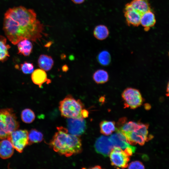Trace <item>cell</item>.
Wrapping results in <instances>:
<instances>
[{
    "label": "cell",
    "instance_id": "14",
    "mask_svg": "<svg viewBox=\"0 0 169 169\" xmlns=\"http://www.w3.org/2000/svg\"><path fill=\"white\" fill-rule=\"evenodd\" d=\"M109 139L114 146L119 147L124 150L132 146L127 142L125 136L120 132L117 131L116 133L112 135Z\"/></svg>",
    "mask_w": 169,
    "mask_h": 169
},
{
    "label": "cell",
    "instance_id": "10",
    "mask_svg": "<svg viewBox=\"0 0 169 169\" xmlns=\"http://www.w3.org/2000/svg\"><path fill=\"white\" fill-rule=\"evenodd\" d=\"M67 122V129L70 134L79 136L84 132L86 124L84 118H68Z\"/></svg>",
    "mask_w": 169,
    "mask_h": 169
},
{
    "label": "cell",
    "instance_id": "21",
    "mask_svg": "<svg viewBox=\"0 0 169 169\" xmlns=\"http://www.w3.org/2000/svg\"><path fill=\"white\" fill-rule=\"evenodd\" d=\"M94 37L99 40L106 39L109 35V31L107 27L103 25L97 26L93 31Z\"/></svg>",
    "mask_w": 169,
    "mask_h": 169
},
{
    "label": "cell",
    "instance_id": "18",
    "mask_svg": "<svg viewBox=\"0 0 169 169\" xmlns=\"http://www.w3.org/2000/svg\"><path fill=\"white\" fill-rule=\"evenodd\" d=\"M18 54H22L25 56L29 55L32 52L33 45L31 41L23 39L18 44Z\"/></svg>",
    "mask_w": 169,
    "mask_h": 169
},
{
    "label": "cell",
    "instance_id": "16",
    "mask_svg": "<svg viewBox=\"0 0 169 169\" xmlns=\"http://www.w3.org/2000/svg\"><path fill=\"white\" fill-rule=\"evenodd\" d=\"M38 63L40 69L45 71H48L52 68L54 64V61L51 56L42 54L39 56Z\"/></svg>",
    "mask_w": 169,
    "mask_h": 169
},
{
    "label": "cell",
    "instance_id": "4",
    "mask_svg": "<svg viewBox=\"0 0 169 169\" xmlns=\"http://www.w3.org/2000/svg\"><path fill=\"white\" fill-rule=\"evenodd\" d=\"M19 126V122L12 108L0 110V140L7 138Z\"/></svg>",
    "mask_w": 169,
    "mask_h": 169
},
{
    "label": "cell",
    "instance_id": "24",
    "mask_svg": "<svg viewBox=\"0 0 169 169\" xmlns=\"http://www.w3.org/2000/svg\"><path fill=\"white\" fill-rule=\"evenodd\" d=\"M97 59L99 64L103 66L108 65L111 61L110 55L106 50H103L100 52L97 56Z\"/></svg>",
    "mask_w": 169,
    "mask_h": 169
},
{
    "label": "cell",
    "instance_id": "22",
    "mask_svg": "<svg viewBox=\"0 0 169 169\" xmlns=\"http://www.w3.org/2000/svg\"><path fill=\"white\" fill-rule=\"evenodd\" d=\"M100 132L105 135H109L115 130L114 121L103 120L100 124Z\"/></svg>",
    "mask_w": 169,
    "mask_h": 169
},
{
    "label": "cell",
    "instance_id": "2",
    "mask_svg": "<svg viewBox=\"0 0 169 169\" xmlns=\"http://www.w3.org/2000/svg\"><path fill=\"white\" fill-rule=\"evenodd\" d=\"M57 129L49 143L55 151L66 157L81 152V141L78 136L69 133L68 129L63 127H57Z\"/></svg>",
    "mask_w": 169,
    "mask_h": 169
},
{
    "label": "cell",
    "instance_id": "1",
    "mask_svg": "<svg viewBox=\"0 0 169 169\" xmlns=\"http://www.w3.org/2000/svg\"><path fill=\"white\" fill-rule=\"evenodd\" d=\"M44 26L37 18L33 10L20 6L10 8L4 14L3 30L14 45L23 39L35 42L42 38Z\"/></svg>",
    "mask_w": 169,
    "mask_h": 169
},
{
    "label": "cell",
    "instance_id": "15",
    "mask_svg": "<svg viewBox=\"0 0 169 169\" xmlns=\"http://www.w3.org/2000/svg\"><path fill=\"white\" fill-rule=\"evenodd\" d=\"M156 23V19L154 14L149 10L141 15L140 24L143 26L146 31L153 26Z\"/></svg>",
    "mask_w": 169,
    "mask_h": 169
},
{
    "label": "cell",
    "instance_id": "7",
    "mask_svg": "<svg viewBox=\"0 0 169 169\" xmlns=\"http://www.w3.org/2000/svg\"><path fill=\"white\" fill-rule=\"evenodd\" d=\"M28 132L26 130H18L13 131L7 138L12 143L14 149L22 153L28 145Z\"/></svg>",
    "mask_w": 169,
    "mask_h": 169
},
{
    "label": "cell",
    "instance_id": "26",
    "mask_svg": "<svg viewBox=\"0 0 169 169\" xmlns=\"http://www.w3.org/2000/svg\"><path fill=\"white\" fill-rule=\"evenodd\" d=\"M20 69L24 74H30L34 71V66L33 64L25 61L20 64Z\"/></svg>",
    "mask_w": 169,
    "mask_h": 169
},
{
    "label": "cell",
    "instance_id": "29",
    "mask_svg": "<svg viewBox=\"0 0 169 169\" xmlns=\"http://www.w3.org/2000/svg\"><path fill=\"white\" fill-rule=\"evenodd\" d=\"M166 95L169 97V80L168 83L167 85V88H166Z\"/></svg>",
    "mask_w": 169,
    "mask_h": 169
},
{
    "label": "cell",
    "instance_id": "25",
    "mask_svg": "<svg viewBox=\"0 0 169 169\" xmlns=\"http://www.w3.org/2000/svg\"><path fill=\"white\" fill-rule=\"evenodd\" d=\"M22 120L26 123L29 124L32 122L35 119V115L31 109L27 108L24 109L21 113Z\"/></svg>",
    "mask_w": 169,
    "mask_h": 169
},
{
    "label": "cell",
    "instance_id": "11",
    "mask_svg": "<svg viewBox=\"0 0 169 169\" xmlns=\"http://www.w3.org/2000/svg\"><path fill=\"white\" fill-rule=\"evenodd\" d=\"M124 13L128 25L138 26L140 24L141 14L134 9L128 3L125 5Z\"/></svg>",
    "mask_w": 169,
    "mask_h": 169
},
{
    "label": "cell",
    "instance_id": "20",
    "mask_svg": "<svg viewBox=\"0 0 169 169\" xmlns=\"http://www.w3.org/2000/svg\"><path fill=\"white\" fill-rule=\"evenodd\" d=\"M95 82L97 84H103L107 82L109 75L107 71L103 69H99L96 71L93 75Z\"/></svg>",
    "mask_w": 169,
    "mask_h": 169
},
{
    "label": "cell",
    "instance_id": "5",
    "mask_svg": "<svg viewBox=\"0 0 169 169\" xmlns=\"http://www.w3.org/2000/svg\"><path fill=\"white\" fill-rule=\"evenodd\" d=\"M125 107L135 109L140 106L143 99L140 91L136 89L128 87L125 89L121 94Z\"/></svg>",
    "mask_w": 169,
    "mask_h": 169
},
{
    "label": "cell",
    "instance_id": "23",
    "mask_svg": "<svg viewBox=\"0 0 169 169\" xmlns=\"http://www.w3.org/2000/svg\"><path fill=\"white\" fill-rule=\"evenodd\" d=\"M28 145L40 142L43 139V135L40 132L35 129L31 130L28 133Z\"/></svg>",
    "mask_w": 169,
    "mask_h": 169
},
{
    "label": "cell",
    "instance_id": "8",
    "mask_svg": "<svg viewBox=\"0 0 169 169\" xmlns=\"http://www.w3.org/2000/svg\"><path fill=\"white\" fill-rule=\"evenodd\" d=\"M130 156L119 147H114L110 154L111 165L115 167L124 168L128 166Z\"/></svg>",
    "mask_w": 169,
    "mask_h": 169
},
{
    "label": "cell",
    "instance_id": "9",
    "mask_svg": "<svg viewBox=\"0 0 169 169\" xmlns=\"http://www.w3.org/2000/svg\"><path fill=\"white\" fill-rule=\"evenodd\" d=\"M109 137L101 136L96 140L94 145L95 151L104 157L108 156L114 147Z\"/></svg>",
    "mask_w": 169,
    "mask_h": 169
},
{
    "label": "cell",
    "instance_id": "30",
    "mask_svg": "<svg viewBox=\"0 0 169 169\" xmlns=\"http://www.w3.org/2000/svg\"><path fill=\"white\" fill-rule=\"evenodd\" d=\"M92 169H101V166H96L93 167L91 168Z\"/></svg>",
    "mask_w": 169,
    "mask_h": 169
},
{
    "label": "cell",
    "instance_id": "6",
    "mask_svg": "<svg viewBox=\"0 0 169 169\" xmlns=\"http://www.w3.org/2000/svg\"><path fill=\"white\" fill-rule=\"evenodd\" d=\"M149 125L141 124V126L129 133L125 136L129 144L134 145L138 144L142 146L146 141L151 139L152 136H148Z\"/></svg>",
    "mask_w": 169,
    "mask_h": 169
},
{
    "label": "cell",
    "instance_id": "19",
    "mask_svg": "<svg viewBox=\"0 0 169 169\" xmlns=\"http://www.w3.org/2000/svg\"><path fill=\"white\" fill-rule=\"evenodd\" d=\"M10 46L7 44V39L4 36L0 35V61H6L9 57L8 50Z\"/></svg>",
    "mask_w": 169,
    "mask_h": 169
},
{
    "label": "cell",
    "instance_id": "17",
    "mask_svg": "<svg viewBox=\"0 0 169 169\" xmlns=\"http://www.w3.org/2000/svg\"><path fill=\"white\" fill-rule=\"evenodd\" d=\"M128 3L141 15L150 10L148 0H133Z\"/></svg>",
    "mask_w": 169,
    "mask_h": 169
},
{
    "label": "cell",
    "instance_id": "3",
    "mask_svg": "<svg viewBox=\"0 0 169 169\" xmlns=\"http://www.w3.org/2000/svg\"><path fill=\"white\" fill-rule=\"evenodd\" d=\"M61 115L68 118H84L82 113L84 105L80 100H76L70 95H67L59 103Z\"/></svg>",
    "mask_w": 169,
    "mask_h": 169
},
{
    "label": "cell",
    "instance_id": "28",
    "mask_svg": "<svg viewBox=\"0 0 169 169\" xmlns=\"http://www.w3.org/2000/svg\"><path fill=\"white\" fill-rule=\"evenodd\" d=\"M85 0H71L74 4H81L83 3Z\"/></svg>",
    "mask_w": 169,
    "mask_h": 169
},
{
    "label": "cell",
    "instance_id": "12",
    "mask_svg": "<svg viewBox=\"0 0 169 169\" xmlns=\"http://www.w3.org/2000/svg\"><path fill=\"white\" fill-rule=\"evenodd\" d=\"M31 79L33 82L41 88L42 85L46 82L49 84L51 82V80L48 78L46 71L40 69H37L33 71L31 75Z\"/></svg>",
    "mask_w": 169,
    "mask_h": 169
},
{
    "label": "cell",
    "instance_id": "13",
    "mask_svg": "<svg viewBox=\"0 0 169 169\" xmlns=\"http://www.w3.org/2000/svg\"><path fill=\"white\" fill-rule=\"evenodd\" d=\"M14 148L8 139H5L0 141V157L4 159H8L13 155Z\"/></svg>",
    "mask_w": 169,
    "mask_h": 169
},
{
    "label": "cell",
    "instance_id": "27",
    "mask_svg": "<svg viewBox=\"0 0 169 169\" xmlns=\"http://www.w3.org/2000/svg\"><path fill=\"white\" fill-rule=\"evenodd\" d=\"M128 166V169H144V166L141 162L139 161H132Z\"/></svg>",
    "mask_w": 169,
    "mask_h": 169
}]
</instances>
